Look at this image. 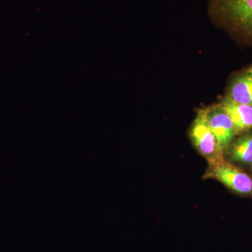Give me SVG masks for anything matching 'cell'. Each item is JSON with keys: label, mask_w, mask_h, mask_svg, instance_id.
<instances>
[{"label": "cell", "mask_w": 252, "mask_h": 252, "mask_svg": "<svg viewBox=\"0 0 252 252\" xmlns=\"http://www.w3.org/2000/svg\"><path fill=\"white\" fill-rule=\"evenodd\" d=\"M234 123L238 133L252 128V106L238 103L226 97L219 104Z\"/></svg>", "instance_id": "obj_5"}, {"label": "cell", "mask_w": 252, "mask_h": 252, "mask_svg": "<svg viewBox=\"0 0 252 252\" xmlns=\"http://www.w3.org/2000/svg\"><path fill=\"white\" fill-rule=\"evenodd\" d=\"M203 111L210 130L216 137L220 149L224 152L238 134L234 123L219 105Z\"/></svg>", "instance_id": "obj_4"}, {"label": "cell", "mask_w": 252, "mask_h": 252, "mask_svg": "<svg viewBox=\"0 0 252 252\" xmlns=\"http://www.w3.org/2000/svg\"><path fill=\"white\" fill-rule=\"evenodd\" d=\"M217 14L233 29L252 36V0H213Z\"/></svg>", "instance_id": "obj_2"}, {"label": "cell", "mask_w": 252, "mask_h": 252, "mask_svg": "<svg viewBox=\"0 0 252 252\" xmlns=\"http://www.w3.org/2000/svg\"><path fill=\"white\" fill-rule=\"evenodd\" d=\"M205 177L219 181L239 195H252V177L224 159L209 164Z\"/></svg>", "instance_id": "obj_1"}, {"label": "cell", "mask_w": 252, "mask_h": 252, "mask_svg": "<svg viewBox=\"0 0 252 252\" xmlns=\"http://www.w3.org/2000/svg\"><path fill=\"white\" fill-rule=\"evenodd\" d=\"M228 97L238 103L252 106V72H244L230 84Z\"/></svg>", "instance_id": "obj_7"}, {"label": "cell", "mask_w": 252, "mask_h": 252, "mask_svg": "<svg viewBox=\"0 0 252 252\" xmlns=\"http://www.w3.org/2000/svg\"><path fill=\"white\" fill-rule=\"evenodd\" d=\"M248 71H250V72H252V67H250V69H248Z\"/></svg>", "instance_id": "obj_8"}, {"label": "cell", "mask_w": 252, "mask_h": 252, "mask_svg": "<svg viewBox=\"0 0 252 252\" xmlns=\"http://www.w3.org/2000/svg\"><path fill=\"white\" fill-rule=\"evenodd\" d=\"M225 151L230 161L252 166V131L233 140Z\"/></svg>", "instance_id": "obj_6"}, {"label": "cell", "mask_w": 252, "mask_h": 252, "mask_svg": "<svg viewBox=\"0 0 252 252\" xmlns=\"http://www.w3.org/2000/svg\"><path fill=\"white\" fill-rule=\"evenodd\" d=\"M190 138L195 148L207 159L209 164L224 159L223 151L209 127L203 110L198 113L192 124Z\"/></svg>", "instance_id": "obj_3"}]
</instances>
